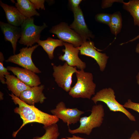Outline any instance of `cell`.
<instances>
[{
  "label": "cell",
  "instance_id": "f546056e",
  "mask_svg": "<svg viewBox=\"0 0 139 139\" xmlns=\"http://www.w3.org/2000/svg\"><path fill=\"white\" fill-rule=\"evenodd\" d=\"M61 139H88L81 137L79 136L73 135L72 137H66L65 138H62Z\"/></svg>",
  "mask_w": 139,
  "mask_h": 139
},
{
  "label": "cell",
  "instance_id": "603a6c76",
  "mask_svg": "<svg viewBox=\"0 0 139 139\" xmlns=\"http://www.w3.org/2000/svg\"><path fill=\"white\" fill-rule=\"evenodd\" d=\"M4 58L3 54L0 52V80L3 84H6V82L4 78L5 75L10 74L7 68L5 67L3 65Z\"/></svg>",
  "mask_w": 139,
  "mask_h": 139
},
{
  "label": "cell",
  "instance_id": "5bb4252c",
  "mask_svg": "<svg viewBox=\"0 0 139 139\" xmlns=\"http://www.w3.org/2000/svg\"><path fill=\"white\" fill-rule=\"evenodd\" d=\"M43 85L31 87L29 89L23 92L19 99L27 104L34 106L36 103H42L46 99L43 91L44 88Z\"/></svg>",
  "mask_w": 139,
  "mask_h": 139
},
{
  "label": "cell",
  "instance_id": "4fadbf2b",
  "mask_svg": "<svg viewBox=\"0 0 139 139\" xmlns=\"http://www.w3.org/2000/svg\"><path fill=\"white\" fill-rule=\"evenodd\" d=\"M7 68L8 71L12 72L19 79L28 86H38L41 84L39 76L31 70L18 67L8 66Z\"/></svg>",
  "mask_w": 139,
  "mask_h": 139
},
{
  "label": "cell",
  "instance_id": "836d02e7",
  "mask_svg": "<svg viewBox=\"0 0 139 139\" xmlns=\"http://www.w3.org/2000/svg\"><path fill=\"white\" fill-rule=\"evenodd\" d=\"M136 79L137 80V82L139 86V72L138 74L136 77Z\"/></svg>",
  "mask_w": 139,
  "mask_h": 139
},
{
  "label": "cell",
  "instance_id": "8992f818",
  "mask_svg": "<svg viewBox=\"0 0 139 139\" xmlns=\"http://www.w3.org/2000/svg\"><path fill=\"white\" fill-rule=\"evenodd\" d=\"M76 68L69 66L66 62L62 65H53V75L55 82L67 92H69L71 88L73 75L78 71Z\"/></svg>",
  "mask_w": 139,
  "mask_h": 139
},
{
  "label": "cell",
  "instance_id": "d6a6232c",
  "mask_svg": "<svg viewBox=\"0 0 139 139\" xmlns=\"http://www.w3.org/2000/svg\"><path fill=\"white\" fill-rule=\"evenodd\" d=\"M3 94L1 91L0 92V100H2L3 99Z\"/></svg>",
  "mask_w": 139,
  "mask_h": 139
},
{
  "label": "cell",
  "instance_id": "44dd1931",
  "mask_svg": "<svg viewBox=\"0 0 139 139\" xmlns=\"http://www.w3.org/2000/svg\"><path fill=\"white\" fill-rule=\"evenodd\" d=\"M122 20L120 13L116 12L111 14V21L109 26L111 33L116 36L120 32L122 27Z\"/></svg>",
  "mask_w": 139,
  "mask_h": 139
},
{
  "label": "cell",
  "instance_id": "9a60e30c",
  "mask_svg": "<svg viewBox=\"0 0 139 139\" xmlns=\"http://www.w3.org/2000/svg\"><path fill=\"white\" fill-rule=\"evenodd\" d=\"M0 27L5 41L11 42L13 48V54H15L17 42L21 37V28L1 21L0 22Z\"/></svg>",
  "mask_w": 139,
  "mask_h": 139
},
{
  "label": "cell",
  "instance_id": "52a82bcc",
  "mask_svg": "<svg viewBox=\"0 0 139 139\" xmlns=\"http://www.w3.org/2000/svg\"><path fill=\"white\" fill-rule=\"evenodd\" d=\"M39 46L37 44L29 48L23 47L20 50L19 53L11 56L5 61L17 64L36 73H40L41 71L35 65L32 58L33 52Z\"/></svg>",
  "mask_w": 139,
  "mask_h": 139
},
{
  "label": "cell",
  "instance_id": "6da1fadb",
  "mask_svg": "<svg viewBox=\"0 0 139 139\" xmlns=\"http://www.w3.org/2000/svg\"><path fill=\"white\" fill-rule=\"evenodd\" d=\"M14 103L18 105L14 110V112L18 114L23 121V123L20 128L12 134L15 137L20 130L27 124L37 122L47 126L57 124L59 119L55 116L44 112L35 107L29 105L23 101L13 93L9 94Z\"/></svg>",
  "mask_w": 139,
  "mask_h": 139
},
{
  "label": "cell",
  "instance_id": "2e32d148",
  "mask_svg": "<svg viewBox=\"0 0 139 139\" xmlns=\"http://www.w3.org/2000/svg\"><path fill=\"white\" fill-rule=\"evenodd\" d=\"M0 5L4 10L8 23L19 27L27 18L21 14L16 7L8 5L0 1Z\"/></svg>",
  "mask_w": 139,
  "mask_h": 139
},
{
  "label": "cell",
  "instance_id": "4dcf8cb0",
  "mask_svg": "<svg viewBox=\"0 0 139 139\" xmlns=\"http://www.w3.org/2000/svg\"><path fill=\"white\" fill-rule=\"evenodd\" d=\"M139 38V34L136 37H135V38H133L132 39H131L128 41H127V42H124V43H122L121 44V45H123L125 44H127L128 42H132L133 41H134L138 39Z\"/></svg>",
  "mask_w": 139,
  "mask_h": 139
},
{
  "label": "cell",
  "instance_id": "ba28073f",
  "mask_svg": "<svg viewBox=\"0 0 139 139\" xmlns=\"http://www.w3.org/2000/svg\"><path fill=\"white\" fill-rule=\"evenodd\" d=\"M49 32L56 34L59 40L71 44L76 48L80 47L84 42L79 35L64 22L53 26Z\"/></svg>",
  "mask_w": 139,
  "mask_h": 139
},
{
  "label": "cell",
  "instance_id": "30bf717a",
  "mask_svg": "<svg viewBox=\"0 0 139 139\" xmlns=\"http://www.w3.org/2000/svg\"><path fill=\"white\" fill-rule=\"evenodd\" d=\"M80 54L93 58L99 65L101 72L105 70L109 57L105 53H100L96 50L94 42L90 40L84 41L79 47L77 48Z\"/></svg>",
  "mask_w": 139,
  "mask_h": 139
},
{
  "label": "cell",
  "instance_id": "7402d4cb",
  "mask_svg": "<svg viewBox=\"0 0 139 139\" xmlns=\"http://www.w3.org/2000/svg\"><path fill=\"white\" fill-rule=\"evenodd\" d=\"M43 127L46 131L45 134L41 137L37 136L33 139H57L60 133L57 124L47 126H44Z\"/></svg>",
  "mask_w": 139,
  "mask_h": 139
},
{
  "label": "cell",
  "instance_id": "ffe728a7",
  "mask_svg": "<svg viewBox=\"0 0 139 139\" xmlns=\"http://www.w3.org/2000/svg\"><path fill=\"white\" fill-rule=\"evenodd\" d=\"M122 4L123 8L129 12L133 17L134 25L139 27V0L124 1Z\"/></svg>",
  "mask_w": 139,
  "mask_h": 139
},
{
  "label": "cell",
  "instance_id": "7a4b0ae2",
  "mask_svg": "<svg viewBox=\"0 0 139 139\" xmlns=\"http://www.w3.org/2000/svg\"><path fill=\"white\" fill-rule=\"evenodd\" d=\"M77 81L75 85L71 87L69 94L74 98H81L90 99L95 94L96 84L93 82V77L91 73L84 70H78L76 73Z\"/></svg>",
  "mask_w": 139,
  "mask_h": 139
},
{
  "label": "cell",
  "instance_id": "3957f363",
  "mask_svg": "<svg viewBox=\"0 0 139 139\" xmlns=\"http://www.w3.org/2000/svg\"><path fill=\"white\" fill-rule=\"evenodd\" d=\"M91 114L88 116L81 117L80 125L77 128L71 129L68 128V132L71 134L78 133L89 135L93 129L99 127L102 124L105 116L104 110L101 104L93 106L90 111Z\"/></svg>",
  "mask_w": 139,
  "mask_h": 139
},
{
  "label": "cell",
  "instance_id": "d6986e66",
  "mask_svg": "<svg viewBox=\"0 0 139 139\" xmlns=\"http://www.w3.org/2000/svg\"><path fill=\"white\" fill-rule=\"evenodd\" d=\"M15 6L20 13L27 18L32 17L34 16H40L39 13L30 0H17L15 3Z\"/></svg>",
  "mask_w": 139,
  "mask_h": 139
},
{
  "label": "cell",
  "instance_id": "9c48e42d",
  "mask_svg": "<svg viewBox=\"0 0 139 139\" xmlns=\"http://www.w3.org/2000/svg\"><path fill=\"white\" fill-rule=\"evenodd\" d=\"M50 112L59 119L62 120L69 127L70 125L74 124L79 121L81 115L84 112L77 108H67L63 101L58 103L56 108L51 110Z\"/></svg>",
  "mask_w": 139,
  "mask_h": 139
},
{
  "label": "cell",
  "instance_id": "1f68e13d",
  "mask_svg": "<svg viewBox=\"0 0 139 139\" xmlns=\"http://www.w3.org/2000/svg\"><path fill=\"white\" fill-rule=\"evenodd\" d=\"M135 51L136 53L139 54V42L136 47Z\"/></svg>",
  "mask_w": 139,
  "mask_h": 139
},
{
  "label": "cell",
  "instance_id": "e0dca14e",
  "mask_svg": "<svg viewBox=\"0 0 139 139\" xmlns=\"http://www.w3.org/2000/svg\"><path fill=\"white\" fill-rule=\"evenodd\" d=\"M5 78L6 79V84L8 90L19 98L23 92L31 88L13 75H6L5 76Z\"/></svg>",
  "mask_w": 139,
  "mask_h": 139
},
{
  "label": "cell",
  "instance_id": "277c9868",
  "mask_svg": "<svg viewBox=\"0 0 139 139\" xmlns=\"http://www.w3.org/2000/svg\"><path fill=\"white\" fill-rule=\"evenodd\" d=\"M91 100L96 105L98 101L103 102L106 105L110 111L121 112L130 120L136 121L135 117L116 100L115 92L111 88H106L100 90L92 98Z\"/></svg>",
  "mask_w": 139,
  "mask_h": 139
},
{
  "label": "cell",
  "instance_id": "4316f807",
  "mask_svg": "<svg viewBox=\"0 0 139 139\" xmlns=\"http://www.w3.org/2000/svg\"><path fill=\"white\" fill-rule=\"evenodd\" d=\"M30 2L33 4L36 9L39 10L40 8L41 10H45L44 0H30Z\"/></svg>",
  "mask_w": 139,
  "mask_h": 139
},
{
  "label": "cell",
  "instance_id": "484cf974",
  "mask_svg": "<svg viewBox=\"0 0 139 139\" xmlns=\"http://www.w3.org/2000/svg\"><path fill=\"white\" fill-rule=\"evenodd\" d=\"M123 0H103L102 2L101 7L103 9L111 7L115 2L123 3Z\"/></svg>",
  "mask_w": 139,
  "mask_h": 139
},
{
  "label": "cell",
  "instance_id": "83f0119b",
  "mask_svg": "<svg viewBox=\"0 0 139 139\" xmlns=\"http://www.w3.org/2000/svg\"><path fill=\"white\" fill-rule=\"evenodd\" d=\"M81 0H70L69 3L73 12L77 10L80 6L79 5L82 1Z\"/></svg>",
  "mask_w": 139,
  "mask_h": 139
},
{
  "label": "cell",
  "instance_id": "7c38bea8",
  "mask_svg": "<svg viewBox=\"0 0 139 139\" xmlns=\"http://www.w3.org/2000/svg\"><path fill=\"white\" fill-rule=\"evenodd\" d=\"M74 19L70 27L82 38L84 41L91 38H94V36L89 29L85 22L83 13L80 6L73 12Z\"/></svg>",
  "mask_w": 139,
  "mask_h": 139
},
{
  "label": "cell",
  "instance_id": "d4e9b609",
  "mask_svg": "<svg viewBox=\"0 0 139 139\" xmlns=\"http://www.w3.org/2000/svg\"><path fill=\"white\" fill-rule=\"evenodd\" d=\"M123 105L125 108L132 109L139 113V103L133 102L129 99Z\"/></svg>",
  "mask_w": 139,
  "mask_h": 139
},
{
  "label": "cell",
  "instance_id": "8fae6325",
  "mask_svg": "<svg viewBox=\"0 0 139 139\" xmlns=\"http://www.w3.org/2000/svg\"><path fill=\"white\" fill-rule=\"evenodd\" d=\"M65 49L62 51L64 53L63 55H61L59 59L63 61H65L69 66L76 67L80 70H84L86 67V63L79 58L78 54L80 51L72 44L64 42Z\"/></svg>",
  "mask_w": 139,
  "mask_h": 139
},
{
  "label": "cell",
  "instance_id": "f1b7e54d",
  "mask_svg": "<svg viewBox=\"0 0 139 139\" xmlns=\"http://www.w3.org/2000/svg\"><path fill=\"white\" fill-rule=\"evenodd\" d=\"M128 139H139V132L137 130H135L132 134L131 137Z\"/></svg>",
  "mask_w": 139,
  "mask_h": 139
},
{
  "label": "cell",
  "instance_id": "ac0fdd59",
  "mask_svg": "<svg viewBox=\"0 0 139 139\" xmlns=\"http://www.w3.org/2000/svg\"><path fill=\"white\" fill-rule=\"evenodd\" d=\"M64 42L60 40L55 39L50 37L48 38L46 40H42L39 39L37 42L47 53L50 59H52L54 58V52L56 48L64 46Z\"/></svg>",
  "mask_w": 139,
  "mask_h": 139
},
{
  "label": "cell",
  "instance_id": "cb8c5ba5",
  "mask_svg": "<svg viewBox=\"0 0 139 139\" xmlns=\"http://www.w3.org/2000/svg\"><path fill=\"white\" fill-rule=\"evenodd\" d=\"M111 18V14L108 13H101L97 14L95 19L98 22L108 25L110 23Z\"/></svg>",
  "mask_w": 139,
  "mask_h": 139
},
{
  "label": "cell",
  "instance_id": "5b68a950",
  "mask_svg": "<svg viewBox=\"0 0 139 139\" xmlns=\"http://www.w3.org/2000/svg\"><path fill=\"white\" fill-rule=\"evenodd\" d=\"M21 26V36L19 42L28 47L32 46L40 39L41 32L48 27L45 23L41 25H36L33 17L27 18Z\"/></svg>",
  "mask_w": 139,
  "mask_h": 139
}]
</instances>
